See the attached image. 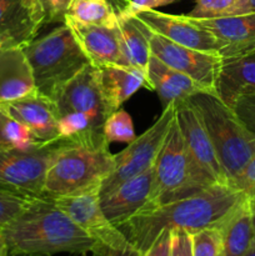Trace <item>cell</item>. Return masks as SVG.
Wrapping results in <instances>:
<instances>
[{
    "label": "cell",
    "mask_w": 255,
    "mask_h": 256,
    "mask_svg": "<svg viewBox=\"0 0 255 256\" xmlns=\"http://www.w3.org/2000/svg\"><path fill=\"white\" fill-rule=\"evenodd\" d=\"M248 198L230 184H212L199 192L165 204L145 206L116 225L140 255L162 232L185 230L189 234L222 228Z\"/></svg>",
    "instance_id": "obj_1"
},
{
    "label": "cell",
    "mask_w": 255,
    "mask_h": 256,
    "mask_svg": "<svg viewBox=\"0 0 255 256\" xmlns=\"http://www.w3.org/2000/svg\"><path fill=\"white\" fill-rule=\"evenodd\" d=\"M2 232L12 252L85 255L100 245L46 196L34 198Z\"/></svg>",
    "instance_id": "obj_2"
},
{
    "label": "cell",
    "mask_w": 255,
    "mask_h": 256,
    "mask_svg": "<svg viewBox=\"0 0 255 256\" xmlns=\"http://www.w3.org/2000/svg\"><path fill=\"white\" fill-rule=\"evenodd\" d=\"M114 165V154L106 142L62 140L48 168L42 196L55 199L100 192Z\"/></svg>",
    "instance_id": "obj_3"
},
{
    "label": "cell",
    "mask_w": 255,
    "mask_h": 256,
    "mask_svg": "<svg viewBox=\"0 0 255 256\" xmlns=\"http://www.w3.org/2000/svg\"><path fill=\"white\" fill-rule=\"evenodd\" d=\"M38 92L52 100L59 90L90 65L70 26L62 22L24 46Z\"/></svg>",
    "instance_id": "obj_4"
},
{
    "label": "cell",
    "mask_w": 255,
    "mask_h": 256,
    "mask_svg": "<svg viewBox=\"0 0 255 256\" xmlns=\"http://www.w3.org/2000/svg\"><path fill=\"white\" fill-rule=\"evenodd\" d=\"M189 100L202 115L220 165L232 185L254 155L255 135L242 124L232 108L216 95L198 92Z\"/></svg>",
    "instance_id": "obj_5"
},
{
    "label": "cell",
    "mask_w": 255,
    "mask_h": 256,
    "mask_svg": "<svg viewBox=\"0 0 255 256\" xmlns=\"http://www.w3.org/2000/svg\"><path fill=\"white\" fill-rule=\"evenodd\" d=\"M212 184L216 182L196 164L174 119L155 162L154 186L146 206L190 196Z\"/></svg>",
    "instance_id": "obj_6"
},
{
    "label": "cell",
    "mask_w": 255,
    "mask_h": 256,
    "mask_svg": "<svg viewBox=\"0 0 255 256\" xmlns=\"http://www.w3.org/2000/svg\"><path fill=\"white\" fill-rule=\"evenodd\" d=\"M60 142L28 150L0 145V189L22 196H42L48 168Z\"/></svg>",
    "instance_id": "obj_7"
},
{
    "label": "cell",
    "mask_w": 255,
    "mask_h": 256,
    "mask_svg": "<svg viewBox=\"0 0 255 256\" xmlns=\"http://www.w3.org/2000/svg\"><path fill=\"white\" fill-rule=\"evenodd\" d=\"M174 119L175 102H172L162 109V115L152 126L129 142L124 150L114 154V170L102 182L100 195L106 194L120 182L155 164Z\"/></svg>",
    "instance_id": "obj_8"
},
{
    "label": "cell",
    "mask_w": 255,
    "mask_h": 256,
    "mask_svg": "<svg viewBox=\"0 0 255 256\" xmlns=\"http://www.w3.org/2000/svg\"><path fill=\"white\" fill-rule=\"evenodd\" d=\"M144 29L149 39L150 52L154 56L168 66L192 78L204 92L216 95L218 76L224 62L219 54L182 46L155 34L145 25Z\"/></svg>",
    "instance_id": "obj_9"
},
{
    "label": "cell",
    "mask_w": 255,
    "mask_h": 256,
    "mask_svg": "<svg viewBox=\"0 0 255 256\" xmlns=\"http://www.w3.org/2000/svg\"><path fill=\"white\" fill-rule=\"evenodd\" d=\"M54 202L98 244L116 250H135L119 228L102 212L99 190L55 198Z\"/></svg>",
    "instance_id": "obj_10"
},
{
    "label": "cell",
    "mask_w": 255,
    "mask_h": 256,
    "mask_svg": "<svg viewBox=\"0 0 255 256\" xmlns=\"http://www.w3.org/2000/svg\"><path fill=\"white\" fill-rule=\"evenodd\" d=\"M52 102L58 116L76 112L86 116L100 130H102L104 122L110 115L100 90L96 68L92 65H88L68 82L55 95Z\"/></svg>",
    "instance_id": "obj_11"
},
{
    "label": "cell",
    "mask_w": 255,
    "mask_h": 256,
    "mask_svg": "<svg viewBox=\"0 0 255 256\" xmlns=\"http://www.w3.org/2000/svg\"><path fill=\"white\" fill-rule=\"evenodd\" d=\"M175 119L182 139L196 164L215 182L229 184L202 115L189 99L175 102Z\"/></svg>",
    "instance_id": "obj_12"
},
{
    "label": "cell",
    "mask_w": 255,
    "mask_h": 256,
    "mask_svg": "<svg viewBox=\"0 0 255 256\" xmlns=\"http://www.w3.org/2000/svg\"><path fill=\"white\" fill-rule=\"evenodd\" d=\"M135 16L152 32L175 44L212 54L220 55L222 52V45L218 38L209 30L188 19L185 14L174 15L158 9H149L138 12Z\"/></svg>",
    "instance_id": "obj_13"
},
{
    "label": "cell",
    "mask_w": 255,
    "mask_h": 256,
    "mask_svg": "<svg viewBox=\"0 0 255 256\" xmlns=\"http://www.w3.org/2000/svg\"><path fill=\"white\" fill-rule=\"evenodd\" d=\"M154 170L155 164L100 195L102 212L112 224H122L149 204L154 186Z\"/></svg>",
    "instance_id": "obj_14"
},
{
    "label": "cell",
    "mask_w": 255,
    "mask_h": 256,
    "mask_svg": "<svg viewBox=\"0 0 255 256\" xmlns=\"http://www.w3.org/2000/svg\"><path fill=\"white\" fill-rule=\"evenodd\" d=\"M45 24L39 0H0V44L22 46L36 38Z\"/></svg>",
    "instance_id": "obj_15"
},
{
    "label": "cell",
    "mask_w": 255,
    "mask_h": 256,
    "mask_svg": "<svg viewBox=\"0 0 255 256\" xmlns=\"http://www.w3.org/2000/svg\"><path fill=\"white\" fill-rule=\"evenodd\" d=\"M0 112L25 125L42 144H55L62 140L54 102L39 92L0 104Z\"/></svg>",
    "instance_id": "obj_16"
},
{
    "label": "cell",
    "mask_w": 255,
    "mask_h": 256,
    "mask_svg": "<svg viewBox=\"0 0 255 256\" xmlns=\"http://www.w3.org/2000/svg\"><path fill=\"white\" fill-rule=\"evenodd\" d=\"M185 16L218 38L222 45V60L255 52V12L222 19H198L186 14Z\"/></svg>",
    "instance_id": "obj_17"
},
{
    "label": "cell",
    "mask_w": 255,
    "mask_h": 256,
    "mask_svg": "<svg viewBox=\"0 0 255 256\" xmlns=\"http://www.w3.org/2000/svg\"><path fill=\"white\" fill-rule=\"evenodd\" d=\"M35 94L34 74L24 48L0 44V104Z\"/></svg>",
    "instance_id": "obj_18"
},
{
    "label": "cell",
    "mask_w": 255,
    "mask_h": 256,
    "mask_svg": "<svg viewBox=\"0 0 255 256\" xmlns=\"http://www.w3.org/2000/svg\"><path fill=\"white\" fill-rule=\"evenodd\" d=\"M72 30L78 44L84 52L90 65L102 68L105 65H126L122 54L118 28L82 26L68 25Z\"/></svg>",
    "instance_id": "obj_19"
},
{
    "label": "cell",
    "mask_w": 255,
    "mask_h": 256,
    "mask_svg": "<svg viewBox=\"0 0 255 256\" xmlns=\"http://www.w3.org/2000/svg\"><path fill=\"white\" fill-rule=\"evenodd\" d=\"M98 80L102 98L110 114L120 109L142 88L152 90V84L145 72L126 65H105L96 68Z\"/></svg>",
    "instance_id": "obj_20"
},
{
    "label": "cell",
    "mask_w": 255,
    "mask_h": 256,
    "mask_svg": "<svg viewBox=\"0 0 255 256\" xmlns=\"http://www.w3.org/2000/svg\"><path fill=\"white\" fill-rule=\"evenodd\" d=\"M148 78L152 92H156L162 102V109L172 102L189 99L198 92H206L192 78L168 66L152 54L148 64Z\"/></svg>",
    "instance_id": "obj_21"
},
{
    "label": "cell",
    "mask_w": 255,
    "mask_h": 256,
    "mask_svg": "<svg viewBox=\"0 0 255 256\" xmlns=\"http://www.w3.org/2000/svg\"><path fill=\"white\" fill-rule=\"evenodd\" d=\"M255 92V52L222 62L216 95L229 108L242 94Z\"/></svg>",
    "instance_id": "obj_22"
},
{
    "label": "cell",
    "mask_w": 255,
    "mask_h": 256,
    "mask_svg": "<svg viewBox=\"0 0 255 256\" xmlns=\"http://www.w3.org/2000/svg\"><path fill=\"white\" fill-rule=\"evenodd\" d=\"M116 28L128 66L135 68L148 75V64L152 52L142 22L135 15L119 12Z\"/></svg>",
    "instance_id": "obj_23"
},
{
    "label": "cell",
    "mask_w": 255,
    "mask_h": 256,
    "mask_svg": "<svg viewBox=\"0 0 255 256\" xmlns=\"http://www.w3.org/2000/svg\"><path fill=\"white\" fill-rule=\"evenodd\" d=\"M249 202L250 198H245L220 228L224 256H244L254 242Z\"/></svg>",
    "instance_id": "obj_24"
},
{
    "label": "cell",
    "mask_w": 255,
    "mask_h": 256,
    "mask_svg": "<svg viewBox=\"0 0 255 256\" xmlns=\"http://www.w3.org/2000/svg\"><path fill=\"white\" fill-rule=\"evenodd\" d=\"M119 9L112 0H72L64 15V24L115 28Z\"/></svg>",
    "instance_id": "obj_25"
},
{
    "label": "cell",
    "mask_w": 255,
    "mask_h": 256,
    "mask_svg": "<svg viewBox=\"0 0 255 256\" xmlns=\"http://www.w3.org/2000/svg\"><path fill=\"white\" fill-rule=\"evenodd\" d=\"M188 16L198 19H222L252 12L250 0H194Z\"/></svg>",
    "instance_id": "obj_26"
},
{
    "label": "cell",
    "mask_w": 255,
    "mask_h": 256,
    "mask_svg": "<svg viewBox=\"0 0 255 256\" xmlns=\"http://www.w3.org/2000/svg\"><path fill=\"white\" fill-rule=\"evenodd\" d=\"M102 135L109 145L112 142H132L136 134L129 112L122 108L112 112L102 125Z\"/></svg>",
    "instance_id": "obj_27"
},
{
    "label": "cell",
    "mask_w": 255,
    "mask_h": 256,
    "mask_svg": "<svg viewBox=\"0 0 255 256\" xmlns=\"http://www.w3.org/2000/svg\"><path fill=\"white\" fill-rule=\"evenodd\" d=\"M2 140H4V145H6V146L25 150L42 146V145H48L40 142L25 125L5 114L2 118Z\"/></svg>",
    "instance_id": "obj_28"
},
{
    "label": "cell",
    "mask_w": 255,
    "mask_h": 256,
    "mask_svg": "<svg viewBox=\"0 0 255 256\" xmlns=\"http://www.w3.org/2000/svg\"><path fill=\"white\" fill-rule=\"evenodd\" d=\"M190 235L192 256H224L220 228L205 229Z\"/></svg>",
    "instance_id": "obj_29"
},
{
    "label": "cell",
    "mask_w": 255,
    "mask_h": 256,
    "mask_svg": "<svg viewBox=\"0 0 255 256\" xmlns=\"http://www.w3.org/2000/svg\"><path fill=\"white\" fill-rule=\"evenodd\" d=\"M34 198L22 196L0 189V232L12 222Z\"/></svg>",
    "instance_id": "obj_30"
},
{
    "label": "cell",
    "mask_w": 255,
    "mask_h": 256,
    "mask_svg": "<svg viewBox=\"0 0 255 256\" xmlns=\"http://www.w3.org/2000/svg\"><path fill=\"white\" fill-rule=\"evenodd\" d=\"M232 109L242 124L255 135V92L240 95Z\"/></svg>",
    "instance_id": "obj_31"
},
{
    "label": "cell",
    "mask_w": 255,
    "mask_h": 256,
    "mask_svg": "<svg viewBox=\"0 0 255 256\" xmlns=\"http://www.w3.org/2000/svg\"><path fill=\"white\" fill-rule=\"evenodd\" d=\"M232 185L246 196L255 198V152Z\"/></svg>",
    "instance_id": "obj_32"
},
{
    "label": "cell",
    "mask_w": 255,
    "mask_h": 256,
    "mask_svg": "<svg viewBox=\"0 0 255 256\" xmlns=\"http://www.w3.org/2000/svg\"><path fill=\"white\" fill-rule=\"evenodd\" d=\"M168 256H192V235L185 230H172Z\"/></svg>",
    "instance_id": "obj_33"
},
{
    "label": "cell",
    "mask_w": 255,
    "mask_h": 256,
    "mask_svg": "<svg viewBox=\"0 0 255 256\" xmlns=\"http://www.w3.org/2000/svg\"><path fill=\"white\" fill-rule=\"evenodd\" d=\"M45 16V24L64 22V15L72 0H39Z\"/></svg>",
    "instance_id": "obj_34"
},
{
    "label": "cell",
    "mask_w": 255,
    "mask_h": 256,
    "mask_svg": "<svg viewBox=\"0 0 255 256\" xmlns=\"http://www.w3.org/2000/svg\"><path fill=\"white\" fill-rule=\"evenodd\" d=\"M175 2H179V0H128L124 8L119 12L126 15H135L144 10L156 9V8L165 6Z\"/></svg>",
    "instance_id": "obj_35"
},
{
    "label": "cell",
    "mask_w": 255,
    "mask_h": 256,
    "mask_svg": "<svg viewBox=\"0 0 255 256\" xmlns=\"http://www.w3.org/2000/svg\"><path fill=\"white\" fill-rule=\"evenodd\" d=\"M170 249V232H162L146 252L140 256H168Z\"/></svg>",
    "instance_id": "obj_36"
},
{
    "label": "cell",
    "mask_w": 255,
    "mask_h": 256,
    "mask_svg": "<svg viewBox=\"0 0 255 256\" xmlns=\"http://www.w3.org/2000/svg\"><path fill=\"white\" fill-rule=\"evenodd\" d=\"M92 254V256H140L136 250H116L104 245H99Z\"/></svg>",
    "instance_id": "obj_37"
},
{
    "label": "cell",
    "mask_w": 255,
    "mask_h": 256,
    "mask_svg": "<svg viewBox=\"0 0 255 256\" xmlns=\"http://www.w3.org/2000/svg\"><path fill=\"white\" fill-rule=\"evenodd\" d=\"M9 255V246L6 244L4 235L0 232V256H8Z\"/></svg>",
    "instance_id": "obj_38"
},
{
    "label": "cell",
    "mask_w": 255,
    "mask_h": 256,
    "mask_svg": "<svg viewBox=\"0 0 255 256\" xmlns=\"http://www.w3.org/2000/svg\"><path fill=\"white\" fill-rule=\"evenodd\" d=\"M250 216H252V232H254V240H255V198H250Z\"/></svg>",
    "instance_id": "obj_39"
},
{
    "label": "cell",
    "mask_w": 255,
    "mask_h": 256,
    "mask_svg": "<svg viewBox=\"0 0 255 256\" xmlns=\"http://www.w3.org/2000/svg\"><path fill=\"white\" fill-rule=\"evenodd\" d=\"M8 256H50V255H42V254H26V252H9Z\"/></svg>",
    "instance_id": "obj_40"
},
{
    "label": "cell",
    "mask_w": 255,
    "mask_h": 256,
    "mask_svg": "<svg viewBox=\"0 0 255 256\" xmlns=\"http://www.w3.org/2000/svg\"><path fill=\"white\" fill-rule=\"evenodd\" d=\"M112 2H114L115 4V6L118 8V9H122V8H124V5L126 4V2L128 0H112Z\"/></svg>",
    "instance_id": "obj_41"
},
{
    "label": "cell",
    "mask_w": 255,
    "mask_h": 256,
    "mask_svg": "<svg viewBox=\"0 0 255 256\" xmlns=\"http://www.w3.org/2000/svg\"><path fill=\"white\" fill-rule=\"evenodd\" d=\"M2 118H4V114L0 112V145H4V140H2Z\"/></svg>",
    "instance_id": "obj_42"
},
{
    "label": "cell",
    "mask_w": 255,
    "mask_h": 256,
    "mask_svg": "<svg viewBox=\"0 0 255 256\" xmlns=\"http://www.w3.org/2000/svg\"><path fill=\"white\" fill-rule=\"evenodd\" d=\"M244 256H255V240L252 242V246L249 248V250H248L246 252H245Z\"/></svg>",
    "instance_id": "obj_43"
},
{
    "label": "cell",
    "mask_w": 255,
    "mask_h": 256,
    "mask_svg": "<svg viewBox=\"0 0 255 256\" xmlns=\"http://www.w3.org/2000/svg\"><path fill=\"white\" fill-rule=\"evenodd\" d=\"M250 2H252V10H254V12H255V0H250Z\"/></svg>",
    "instance_id": "obj_44"
}]
</instances>
